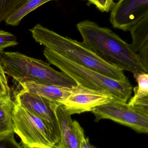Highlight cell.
Wrapping results in <instances>:
<instances>
[{
    "mask_svg": "<svg viewBox=\"0 0 148 148\" xmlns=\"http://www.w3.org/2000/svg\"><path fill=\"white\" fill-rule=\"evenodd\" d=\"M76 26L83 42L104 61L123 71L148 73L139 54L111 29L89 20Z\"/></svg>",
    "mask_w": 148,
    "mask_h": 148,
    "instance_id": "obj_1",
    "label": "cell"
},
{
    "mask_svg": "<svg viewBox=\"0 0 148 148\" xmlns=\"http://www.w3.org/2000/svg\"><path fill=\"white\" fill-rule=\"evenodd\" d=\"M29 31L36 42L75 63L112 79L123 80L127 77L123 71L104 61L83 42L64 37L40 24Z\"/></svg>",
    "mask_w": 148,
    "mask_h": 148,
    "instance_id": "obj_2",
    "label": "cell"
},
{
    "mask_svg": "<svg viewBox=\"0 0 148 148\" xmlns=\"http://www.w3.org/2000/svg\"><path fill=\"white\" fill-rule=\"evenodd\" d=\"M43 54L49 63L73 78L77 85L111 95L116 101L127 103L133 87L127 77L117 80L108 77L89 68L75 63L45 47Z\"/></svg>",
    "mask_w": 148,
    "mask_h": 148,
    "instance_id": "obj_3",
    "label": "cell"
},
{
    "mask_svg": "<svg viewBox=\"0 0 148 148\" xmlns=\"http://www.w3.org/2000/svg\"><path fill=\"white\" fill-rule=\"evenodd\" d=\"M5 73L19 84L33 82L46 85L73 88L75 82L66 74L54 69L50 64L17 52H5L1 58Z\"/></svg>",
    "mask_w": 148,
    "mask_h": 148,
    "instance_id": "obj_4",
    "label": "cell"
},
{
    "mask_svg": "<svg viewBox=\"0 0 148 148\" xmlns=\"http://www.w3.org/2000/svg\"><path fill=\"white\" fill-rule=\"evenodd\" d=\"M13 121L22 148H55L60 142L49 123L16 102Z\"/></svg>",
    "mask_w": 148,
    "mask_h": 148,
    "instance_id": "obj_5",
    "label": "cell"
},
{
    "mask_svg": "<svg viewBox=\"0 0 148 148\" xmlns=\"http://www.w3.org/2000/svg\"><path fill=\"white\" fill-rule=\"evenodd\" d=\"M95 121L109 119L137 132L148 134V115L142 110L121 101H113L91 111Z\"/></svg>",
    "mask_w": 148,
    "mask_h": 148,
    "instance_id": "obj_6",
    "label": "cell"
},
{
    "mask_svg": "<svg viewBox=\"0 0 148 148\" xmlns=\"http://www.w3.org/2000/svg\"><path fill=\"white\" fill-rule=\"evenodd\" d=\"M15 102L47 123L59 141L60 131L56 110L60 103L21 89L15 94Z\"/></svg>",
    "mask_w": 148,
    "mask_h": 148,
    "instance_id": "obj_7",
    "label": "cell"
},
{
    "mask_svg": "<svg viewBox=\"0 0 148 148\" xmlns=\"http://www.w3.org/2000/svg\"><path fill=\"white\" fill-rule=\"evenodd\" d=\"M148 14V0H118L111 10L110 23L115 28L130 31Z\"/></svg>",
    "mask_w": 148,
    "mask_h": 148,
    "instance_id": "obj_8",
    "label": "cell"
},
{
    "mask_svg": "<svg viewBox=\"0 0 148 148\" xmlns=\"http://www.w3.org/2000/svg\"><path fill=\"white\" fill-rule=\"evenodd\" d=\"M113 101L116 100L106 92L77 85L74 87L72 95L62 104L72 115L91 112L97 107Z\"/></svg>",
    "mask_w": 148,
    "mask_h": 148,
    "instance_id": "obj_9",
    "label": "cell"
},
{
    "mask_svg": "<svg viewBox=\"0 0 148 148\" xmlns=\"http://www.w3.org/2000/svg\"><path fill=\"white\" fill-rule=\"evenodd\" d=\"M60 131V140L56 148H80L84 131L79 123L73 121L71 115L62 104L57 106L56 110Z\"/></svg>",
    "mask_w": 148,
    "mask_h": 148,
    "instance_id": "obj_10",
    "label": "cell"
},
{
    "mask_svg": "<svg viewBox=\"0 0 148 148\" xmlns=\"http://www.w3.org/2000/svg\"><path fill=\"white\" fill-rule=\"evenodd\" d=\"M21 90L38 95L53 101L62 104L73 93L74 87L46 85L33 82H26L19 84Z\"/></svg>",
    "mask_w": 148,
    "mask_h": 148,
    "instance_id": "obj_11",
    "label": "cell"
},
{
    "mask_svg": "<svg viewBox=\"0 0 148 148\" xmlns=\"http://www.w3.org/2000/svg\"><path fill=\"white\" fill-rule=\"evenodd\" d=\"M15 102L0 98V136L14 134L13 112Z\"/></svg>",
    "mask_w": 148,
    "mask_h": 148,
    "instance_id": "obj_12",
    "label": "cell"
},
{
    "mask_svg": "<svg viewBox=\"0 0 148 148\" xmlns=\"http://www.w3.org/2000/svg\"><path fill=\"white\" fill-rule=\"evenodd\" d=\"M129 31L132 39L130 46L137 53L148 41V14Z\"/></svg>",
    "mask_w": 148,
    "mask_h": 148,
    "instance_id": "obj_13",
    "label": "cell"
},
{
    "mask_svg": "<svg viewBox=\"0 0 148 148\" xmlns=\"http://www.w3.org/2000/svg\"><path fill=\"white\" fill-rule=\"evenodd\" d=\"M53 1L58 0H28L20 8L8 17L5 20V22L8 25L17 26L22 19L28 14L45 3Z\"/></svg>",
    "mask_w": 148,
    "mask_h": 148,
    "instance_id": "obj_14",
    "label": "cell"
},
{
    "mask_svg": "<svg viewBox=\"0 0 148 148\" xmlns=\"http://www.w3.org/2000/svg\"><path fill=\"white\" fill-rule=\"evenodd\" d=\"M134 76L137 86L133 88L134 95L128 103L130 105H132L137 99L148 95V73L136 72Z\"/></svg>",
    "mask_w": 148,
    "mask_h": 148,
    "instance_id": "obj_15",
    "label": "cell"
},
{
    "mask_svg": "<svg viewBox=\"0 0 148 148\" xmlns=\"http://www.w3.org/2000/svg\"><path fill=\"white\" fill-rule=\"evenodd\" d=\"M28 0H0V23L14 14Z\"/></svg>",
    "mask_w": 148,
    "mask_h": 148,
    "instance_id": "obj_16",
    "label": "cell"
},
{
    "mask_svg": "<svg viewBox=\"0 0 148 148\" xmlns=\"http://www.w3.org/2000/svg\"><path fill=\"white\" fill-rule=\"evenodd\" d=\"M0 98L4 100L11 99V90L3 66L0 60Z\"/></svg>",
    "mask_w": 148,
    "mask_h": 148,
    "instance_id": "obj_17",
    "label": "cell"
},
{
    "mask_svg": "<svg viewBox=\"0 0 148 148\" xmlns=\"http://www.w3.org/2000/svg\"><path fill=\"white\" fill-rule=\"evenodd\" d=\"M18 44L16 38L13 34L0 30V53L6 48L13 47Z\"/></svg>",
    "mask_w": 148,
    "mask_h": 148,
    "instance_id": "obj_18",
    "label": "cell"
},
{
    "mask_svg": "<svg viewBox=\"0 0 148 148\" xmlns=\"http://www.w3.org/2000/svg\"><path fill=\"white\" fill-rule=\"evenodd\" d=\"M0 148H22L17 143L14 134H9L0 136Z\"/></svg>",
    "mask_w": 148,
    "mask_h": 148,
    "instance_id": "obj_19",
    "label": "cell"
},
{
    "mask_svg": "<svg viewBox=\"0 0 148 148\" xmlns=\"http://www.w3.org/2000/svg\"><path fill=\"white\" fill-rule=\"evenodd\" d=\"M114 0H93L91 4H94L100 11L108 12L115 5Z\"/></svg>",
    "mask_w": 148,
    "mask_h": 148,
    "instance_id": "obj_20",
    "label": "cell"
},
{
    "mask_svg": "<svg viewBox=\"0 0 148 148\" xmlns=\"http://www.w3.org/2000/svg\"><path fill=\"white\" fill-rule=\"evenodd\" d=\"M131 106L142 110L148 115V95L137 99Z\"/></svg>",
    "mask_w": 148,
    "mask_h": 148,
    "instance_id": "obj_21",
    "label": "cell"
},
{
    "mask_svg": "<svg viewBox=\"0 0 148 148\" xmlns=\"http://www.w3.org/2000/svg\"><path fill=\"white\" fill-rule=\"evenodd\" d=\"M140 59L148 72V41L139 52Z\"/></svg>",
    "mask_w": 148,
    "mask_h": 148,
    "instance_id": "obj_22",
    "label": "cell"
},
{
    "mask_svg": "<svg viewBox=\"0 0 148 148\" xmlns=\"http://www.w3.org/2000/svg\"><path fill=\"white\" fill-rule=\"evenodd\" d=\"M80 148H95L92 146L90 143L88 137H84L83 138L80 144Z\"/></svg>",
    "mask_w": 148,
    "mask_h": 148,
    "instance_id": "obj_23",
    "label": "cell"
},
{
    "mask_svg": "<svg viewBox=\"0 0 148 148\" xmlns=\"http://www.w3.org/2000/svg\"><path fill=\"white\" fill-rule=\"evenodd\" d=\"M85 1H88L89 3H90V4H91V2H92V1H93V0H85Z\"/></svg>",
    "mask_w": 148,
    "mask_h": 148,
    "instance_id": "obj_24",
    "label": "cell"
},
{
    "mask_svg": "<svg viewBox=\"0 0 148 148\" xmlns=\"http://www.w3.org/2000/svg\"></svg>",
    "mask_w": 148,
    "mask_h": 148,
    "instance_id": "obj_25",
    "label": "cell"
}]
</instances>
